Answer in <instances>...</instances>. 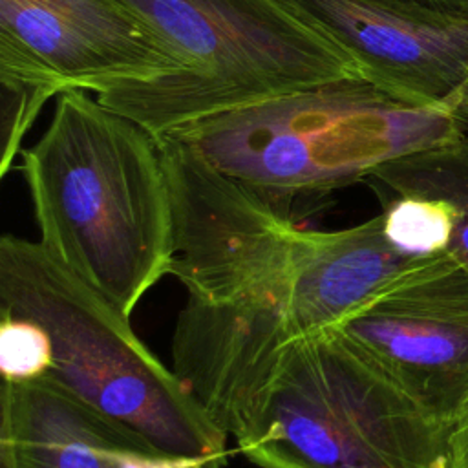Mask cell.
Returning <instances> with one entry per match:
<instances>
[{"label": "cell", "mask_w": 468, "mask_h": 468, "mask_svg": "<svg viewBox=\"0 0 468 468\" xmlns=\"http://www.w3.org/2000/svg\"><path fill=\"white\" fill-rule=\"evenodd\" d=\"M174 205L172 272L186 291L172 369L234 435L292 346L291 292L302 230L172 135H155Z\"/></svg>", "instance_id": "obj_1"}, {"label": "cell", "mask_w": 468, "mask_h": 468, "mask_svg": "<svg viewBox=\"0 0 468 468\" xmlns=\"http://www.w3.org/2000/svg\"><path fill=\"white\" fill-rule=\"evenodd\" d=\"M20 155L38 243L132 316L174 261V205L157 137L71 90Z\"/></svg>", "instance_id": "obj_2"}, {"label": "cell", "mask_w": 468, "mask_h": 468, "mask_svg": "<svg viewBox=\"0 0 468 468\" xmlns=\"http://www.w3.org/2000/svg\"><path fill=\"white\" fill-rule=\"evenodd\" d=\"M463 117L397 99L367 79H344L203 117L166 135L287 212L292 197L351 185L382 163L457 139Z\"/></svg>", "instance_id": "obj_3"}, {"label": "cell", "mask_w": 468, "mask_h": 468, "mask_svg": "<svg viewBox=\"0 0 468 468\" xmlns=\"http://www.w3.org/2000/svg\"><path fill=\"white\" fill-rule=\"evenodd\" d=\"M0 311L37 320L51 340L48 380L155 450L219 468L227 437L108 298L38 241L0 238Z\"/></svg>", "instance_id": "obj_4"}, {"label": "cell", "mask_w": 468, "mask_h": 468, "mask_svg": "<svg viewBox=\"0 0 468 468\" xmlns=\"http://www.w3.org/2000/svg\"><path fill=\"white\" fill-rule=\"evenodd\" d=\"M183 68L95 95L152 135L320 84L366 79L355 57L285 0H122Z\"/></svg>", "instance_id": "obj_5"}, {"label": "cell", "mask_w": 468, "mask_h": 468, "mask_svg": "<svg viewBox=\"0 0 468 468\" xmlns=\"http://www.w3.org/2000/svg\"><path fill=\"white\" fill-rule=\"evenodd\" d=\"M450 431L336 331L291 346L234 433L260 468H442Z\"/></svg>", "instance_id": "obj_6"}, {"label": "cell", "mask_w": 468, "mask_h": 468, "mask_svg": "<svg viewBox=\"0 0 468 468\" xmlns=\"http://www.w3.org/2000/svg\"><path fill=\"white\" fill-rule=\"evenodd\" d=\"M181 68V55L122 0H0V79L22 93L2 174L48 99L71 90L99 95Z\"/></svg>", "instance_id": "obj_7"}, {"label": "cell", "mask_w": 468, "mask_h": 468, "mask_svg": "<svg viewBox=\"0 0 468 468\" xmlns=\"http://www.w3.org/2000/svg\"><path fill=\"white\" fill-rule=\"evenodd\" d=\"M448 431L468 399V269L439 252L335 327Z\"/></svg>", "instance_id": "obj_8"}, {"label": "cell", "mask_w": 468, "mask_h": 468, "mask_svg": "<svg viewBox=\"0 0 468 468\" xmlns=\"http://www.w3.org/2000/svg\"><path fill=\"white\" fill-rule=\"evenodd\" d=\"M336 38L364 77L417 106L457 112L468 84V18L415 0H285Z\"/></svg>", "instance_id": "obj_9"}, {"label": "cell", "mask_w": 468, "mask_h": 468, "mask_svg": "<svg viewBox=\"0 0 468 468\" xmlns=\"http://www.w3.org/2000/svg\"><path fill=\"white\" fill-rule=\"evenodd\" d=\"M0 430L20 468H208L155 450L48 380L2 382Z\"/></svg>", "instance_id": "obj_10"}, {"label": "cell", "mask_w": 468, "mask_h": 468, "mask_svg": "<svg viewBox=\"0 0 468 468\" xmlns=\"http://www.w3.org/2000/svg\"><path fill=\"white\" fill-rule=\"evenodd\" d=\"M431 256L400 249L382 214L342 230L303 229L289 305L292 346L333 331Z\"/></svg>", "instance_id": "obj_11"}, {"label": "cell", "mask_w": 468, "mask_h": 468, "mask_svg": "<svg viewBox=\"0 0 468 468\" xmlns=\"http://www.w3.org/2000/svg\"><path fill=\"white\" fill-rule=\"evenodd\" d=\"M366 179L384 196L439 201L450 219L446 252L468 269V137L413 152L375 166Z\"/></svg>", "instance_id": "obj_12"}, {"label": "cell", "mask_w": 468, "mask_h": 468, "mask_svg": "<svg viewBox=\"0 0 468 468\" xmlns=\"http://www.w3.org/2000/svg\"><path fill=\"white\" fill-rule=\"evenodd\" d=\"M51 367V340L33 318L2 313L0 373L2 382L40 380Z\"/></svg>", "instance_id": "obj_13"}, {"label": "cell", "mask_w": 468, "mask_h": 468, "mask_svg": "<svg viewBox=\"0 0 468 468\" xmlns=\"http://www.w3.org/2000/svg\"><path fill=\"white\" fill-rule=\"evenodd\" d=\"M442 468H468V399L450 430Z\"/></svg>", "instance_id": "obj_14"}, {"label": "cell", "mask_w": 468, "mask_h": 468, "mask_svg": "<svg viewBox=\"0 0 468 468\" xmlns=\"http://www.w3.org/2000/svg\"><path fill=\"white\" fill-rule=\"evenodd\" d=\"M424 5H430L433 9L468 18V0H415Z\"/></svg>", "instance_id": "obj_15"}, {"label": "cell", "mask_w": 468, "mask_h": 468, "mask_svg": "<svg viewBox=\"0 0 468 468\" xmlns=\"http://www.w3.org/2000/svg\"><path fill=\"white\" fill-rule=\"evenodd\" d=\"M0 468H20L13 442L5 431L0 430Z\"/></svg>", "instance_id": "obj_16"}, {"label": "cell", "mask_w": 468, "mask_h": 468, "mask_svg": "<svg viewBox=\"0 0 468 468\" xmlns=\"http://www.w3.org/2000/svg\"><path fill=\"white\" fill-rule=\"evenodd\" d=\"M457 113L468 117V84H466V88L463 90V93H461V97L457 101Z\"/></svg>", "instance_id": "obj_17"}]
</instances>
